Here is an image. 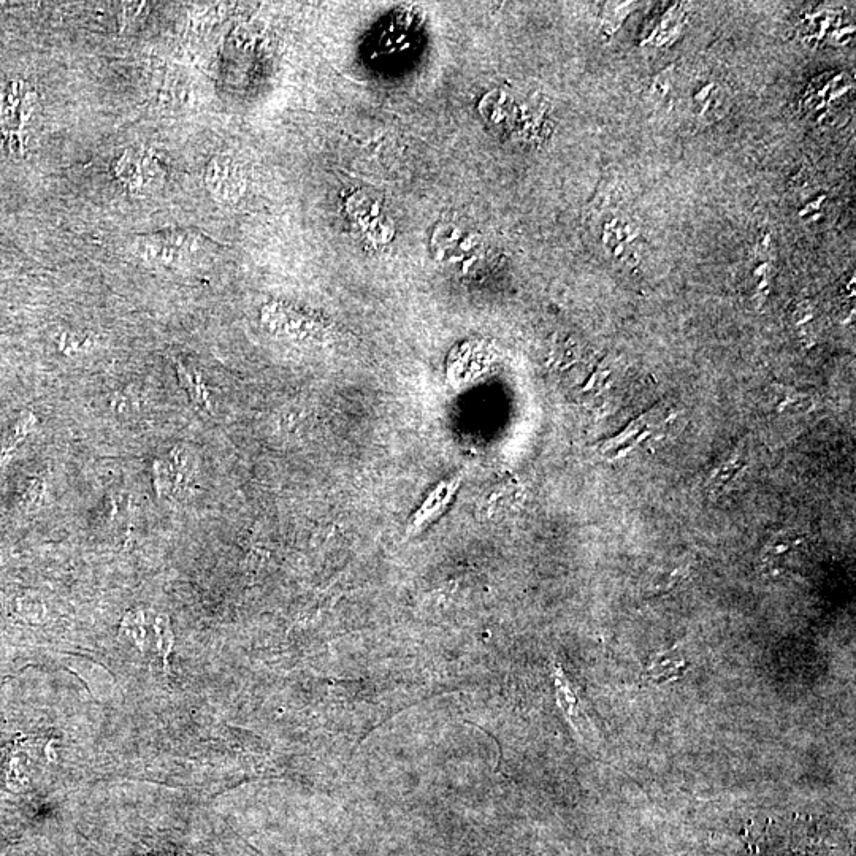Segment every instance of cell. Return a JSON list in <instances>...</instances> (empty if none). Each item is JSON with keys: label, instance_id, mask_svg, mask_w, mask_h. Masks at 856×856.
Masks as SVG:
<instances>
[{"label": "cell", "instance_id": "6da1fadb", "mask_svg": "<svg viewBox=\"0 0 856 856\" xmlns=\"http://www.w3.org/2000/svg\"><path fill=\"white\" fill-rule=\"evenodd\" d=\"M135 254L161 268H186L200 257V237L188 230L145 235L135 241Z\"/></svg>", "mask_w": 856, "mask_h": 856}, {"label": "cell", "instance_id": "7a4b0ae2", "mask_svg": "<svg viewBox=\"0 0 856 856\" xmlns=\"http://www.w3.org/2000/svg\"><path fill=\"white\" fill-rule=\"evenodd\" d=\"M111 173L132 192L150 191L161 180L159 159L150 151L126 150L116 157Z\"/></svg>", "mask_w": 856, "mask_h": 856}, {"label": "cell", "instance_id": "3957f363", "mask_svg": "<svg viewBox=\"0 0 856 856\" xmlns=\"http://www.w3.org/2000/svg\"><path fill=\"white\" fill-rule=\"evenodd\" d=\"M35 94L24 81L0 85V127L5 132H18L34 107Z\"/></svg>", "mask_w": 856, "mask_h": 856}, {"label": "cell", "instance_id": "277c9868", "mask_svg": "<svg viewBox=\"0 0 856 856\" xmlns=\"http://www.w3.org/2000/svg\"><path fill=\"white\" fill-rule=\"evenodd\" d=\"M690 110L696 118L706 123L722 118L728 107L727 91L717 81L698 80L688 91Z\"/></svg>", "mask_w": 856, "mask_h": 856}, {"label": "cell", "instance_id": "5b68a950", "mask_svg": "<svg viewBox=\"0 0 856 856\" xmlns=\"http://www.w3.org/2000/svg\"><path fill=\"white\" fill-rule=\"evenodd\" d=\"M165 459L175 474V498H186L197 489L200 478L199 454L189 444H175Z\"/></svg>", "mask_w": 856, "mask_h": 856}, {"label": "cell", "instance_id": "8992f818", "mask_svg": "<svg viewBox=\"0 0 856 856\" xmlns=\"http://www.w3.org/2000/svg\"><path fill=\"white\" fill-rule=\"evenodd\" d=\"M208 191L219 200H232L238 194V169L227 157H214L205 170Z\"/></svg>", "mask_w": 856, "mask_h": 856}, {"label": "cell", "instance_id": "52a82bcc", "mask_svg": "<svg viewBox=\"0 0 856 856\" xmlns=\"http://www.w3.org/2000/svg\"><path fill=\"white\" fill-rule=\"evenodd\" d=\"M175 367L181 386L191 398L192 405L197 409H202L205 413H211L213 402H211L210 390L203 381L200 371L195 370L191 365L184 364L181 360H176Z\"/></svg>", "mask_w": 856, "mask_h": 856}, {"label": "cell", "instance_id": "ba28073f", "mask_svg": "<svg viewBox=\"0 0 856 856\" xmlns=\"http://www.w3.org/2000/svg\"><path fill=\"white\" fill-rule=\"evenodd\" d=\"M34 425V413H26L21 417V421L15 425L12 432L8 433L7 440H5L4 446H2V451H0V465H4L5 462H8V459L12 457L16 448H18V446L23 443L24 438L31 433Z\"/></svg>", "mask_w": 856, "mask_h": 856}, {"label": "cell", "instance_id": "9c48e42d", "mask_svg": "<svg viewBox=\"0 0 856 856\" xmlns=\"http://www.w3.org/2000/svg\"><path fill=\"white\" fill-rule=\"evenodd\" d=\"M153 482L157 497L175 500V474L169 460L156 459L153 465Z\"/></svg>", "mask_w": 856, "mask_h": 856}, {"label": "cell", "instance_id": "30bf717a", "mask_svg": "<svg viewBox=\"0 0 856 856\" xmlns=\"http://www.w3.org/2000/svg\"><path fill=\"white\" fill-rule=\"evenodd\" d=\"M94 348V338L85 333L67 332L59 337V349L65 356L75 357L86 354Z\"/></svg>", "mask_w": 856, "mask_h": 856}, {"label": "cell", "instance_id": "8fae6325", "mask_svg": "<svg viewBox=\"0 0 856 856\" xmlns=\"http://www.w3.org/2000/svg\"><path fill=\"white\" fill-rule=\"evenodd\" d=\"M153 630L157 638V649H159L162 658L167 662V658H169L173 647V631L169 617L165 616V614H156L153 619Z\"/></svg>", "mask_w": 856, "mask_h": 856}, {"label": "cell", "instance_id": "7c38bea8", "mask_svg": "<svg viewBox=\"0 0 856 856\" xmlns=\"http://www.w3.org/2000/svg\"><path fill=\"white\" fill-rule=\"evenodd\" d=\"M46 490H48V487H46L45 479H35L32 482L23 497V505L26 506L27 511H35V509H39L43 505Z\"/></svg>", "mask_w": 856, "mask_h": 856}]
</instances>
